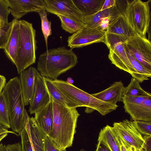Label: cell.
<instances>
[{"instance_id":"37","label":"cell","mask_w":151,"mask_h":151,"mask_svg":"<svg viewBox=\"0 0 151 151\" xmlns=\"http://www.w3.org/2000/svg\"><path fill=\"white\" fill-rule=\"evenodd\" d=\"M116 1L115 0H105L101 8L99 11H102L109 9L115 6L116 4Z\"/></svg>"},{"instance_id":"8","label":"cell","mask_w":151,"mask_h":151,"mask_svg":"<svg viewBox=\"0 0 151 151\" xmlns=\"http://www.w3.org/2000/svg\"><path fill=\"white\" fill-rule=\"evenodd\" d=\"M105 33L104 43L109 49L117 43H125L134 34L128 26L122 12L111 21Z\"/></svg>"},{"instance_id":"42","label":"cell","mask_w":151,"mask_h":151,"mask_svg":"<svg viewBox=\"0 0 151 151\" xmlns=\"http://www.w3.org/2000/svg\"><path fill=\"white\" fill-rule=\"evenodd\" d=\"M0 151H8L6 145L1 143L0 144Z\"/></svg>"},{"instance_id":"44","label":"cell","mask_w":151,"mask_h":151,"mask_svg":"<svg viewBox=\"0 0 151 151\" xmlns=\"http://www.w3.org/2000/svg\"><path fill=\"white\" fill-rule=\"evenodd\" d=\"M66 81L67 83L71 84H73L74 82L73 80L70 77L67 78Z\"/></svg>"},{"instance_id":"16","label":"cell","mask_w":151,"mask_h":151,"mask_svg":"<svg viewBox=\"0 0 151 151\" xmlns=\"http://www.w3.org/2000/svg\"><path fill=\"white\" fill-rule=\"evenodd\" d=\"M37 70L30 67L20 73L19 77L24 106L30 104L33 96L35 86V80Z\"/></svg>"},{"instance_id":"27","label":"cell","mask_w":151,"mask_h":151,"mask_svg":"<svg viewBox=\"0 0 151 151\" xmlns=\"http://www.w3.org/2000/svg\"><path fill=\"white\" fill-rule=\"evenodd\" d=\"M128 56L132 66L139 74L142 82L149 80L151 77V70L146 68L139 62L125 47Z\"/></svg>"},{"instance_id":"23","label":"cell","mask_w":151,"mask_h":151,"mask_svg":"<svg viewBox=\"0 0 151 151\" xmlns=\"http://www.w3.org/2000/svg\"><path fill=\"white\" fill-rule=\"evenodd\" d=\"M99 140L103 142L111 151H121L113 127L107 125L101 129L98 140Z\"/></svg>"},{"instance_id":"3","label":"cell","mask_w":151,"mask_h":151,"mask_svg":"<svg viewBox=\"0 0 151 151\" xmlns=\"http://www.w3.org/2000/svg\"><path fill=\"white\" fill-rule=\"evenodd\" d=\"M2 91L6 99L11 127L19 135L26 126L25 106L19 77L10 79Z\"/></svg>"},{"instance_id":"20","label":"cell","mask_w":151,"mask_h":151,"mask_svg":"<svg viewBox=\"0 0 151 151\" xmlns=\"http://www.w3.org/2000/svg\"><path fill=\"white\" fill-rule=\"evenodd\" d=\"M124 87L121 81H116L106 89L91 94L102 101L116 104L117 102L122 101Z\"/></svg>"},{"instance_id":"15","label":"cell","mask_w":151,"mask_h":151,"mask_svg":"<svg viewBox=\"0 0 151 151\" xmlns=\"http://www.w3.org/2000/svg\"><path fill=\"white\" fill-rule=\"evenodd\" d=\"M50 99L44 77L38 72L35 80V86L32 99L30 103L29 112L31 114L45 107Z\"/></svg>"},{"instance_id":"40","label":"cell","mask_w":151,"mask_h":151,"mask_svg":"<svg viewBox=\"0 0 151 151\" xmlns=\"http://www.w3.org/2000/svg\"><path fill=\"white\" fill-rule=\"evenodd\" d=\"M4 133L13 134L17 135V133L14 131L8 130V128L0 124V134Z\"/></svg>"},{"instance_id":"4","label":"cell","mask_w":151,"mask_h":151,"mask_svg":"<svg viewBox=\"0 0 151 151\" xmlns=\"http://www.w3.org/2000/svg\"><path fill=\"white\" fill-rule=\"evenodd\" d=\"M53 83L64 93L71 99L85 106V112L89 113L94 110L104 116L116 110L118 106L100 100L66 81L57 79Z\"/></svg>"},{"instance_id":"25","label":"cell","mask_w":151,"mask_h":151,"mask_svg":"<svg viewBox=\"0 0 151 151\" xmlns=\"http://www.w3.org/2000/svg\"><path fill=\"white\" fill-rule=\"evenodd\" d=\"M151 93L144 91L141 87L139 83L132 77L130 83L123 89V96H147Z\"/></svg>"},{"instance_id":"7","label":"cell","mask_w":151,"mask_h":151,"mask_svg":"<svg viewBox=\"0 0 151 151\" xmlns=\"http://www.w3.org/2000/svg\"><path fill=\"white\" fill-rule=\"evenodd\" d=\"M125 111L133 121L151 122V95L146 96H126L123 99Z\"/></svg>"},{"instance_id":"28","label":"cell","mask_w":151,"mask_h":151,"mask_svg":"<svg viewBox=\"0 0 151 151\" xmlns=\"http://www.w3.org/2000/svg\"><path fill=\"white\" fill-rule=\"evenodd\" d=\"M40 18L41 22V29L46 46L47 50V49L48 39L52 34L51 22L49 21L47 18L45 9L40 10L37 12Z\"/></svg>"},{"instance_id":"34","label":"cell","mask_w":151,"mask_h":151,"mask_svg":"<svg viewBox=\"0 0 151 151\" xmlns=\"http://www.w3.org/2000/svg\"><path fill=\"white\" fill-rule=\"evenodd\" d=\"M44 151H61L53 141L47 135L45 141Z\"/></svg>"},{"instance_id":"22","label":"cell","mask_w":151,"mask_h":151,"mask_svg":"<svg viewBox=\"0 0 151 151\" xmlns=\"http://www.w3.org/2000/svg\"><path fill=\"white\" fill-rule=\"evenodd\" d=\"M121 13L116 4L109 9L84 16V26L90 28H98L104 18L108 17H115Z\"/></svg>"},{"instance_id":"17","label":"cell","mask_w":151,"mask_h":151,"mask_svg":"<svg viewBox=\"0 0 151 151\" xmlns=\"http://www.w3.org/2000/svg\"><path fill=\"white\" fill-rule=\"evenodd\" d=\"M24 116L26 126L34 151H44L45 141L47 135L38 126L34 117H29L25 109Z\"/></svg>"},{"instance_id":"46","label":"cell","mask_w":151,"mask_h":151,"mask_svg":"<svg viewBox=\"0 0 151 151\" xmlns=\"http://www.w3.org/2000/svg\"><path fill=\"white\" fill-rule=\"evenodd\" d=\"M80 151H85V150H83V149H81Z\"/></svg>"},{"instance_id":"6","label":"cell","mask_w":151,"mask_h":151,"mask_svg":"<svg viewBox=\"0 0 151 151\" xmlns=\"http://www.w3.org/2000/svg\"><path fill=\"white\" fill-rule=\"evenodd\" d=\"M150 1H127L125 8L122 12L134 33L143 37H146L150 21Z\"/></svg>"},{"instance_id":"39","label":"cell","mask_w":151,"mask_h":151,"mask_svg":"<svg viewBox=\"0 0 151 151\" xmlns=\"http://www.w3.org/2000/svg\"><path fill=\"white\" fill-rule=\"evenodd\" d=\"M98 141V143L95 151H111L108 146L102 140Z\"/></svg>"},{"instance_id":"9","label":"cell","mask_w":151,"mask_h":151,"mask_svg":"<svg viewBox=\"0 0 151 151\" xmlns=\"http://www.w3.org/2000/svg\"><path fill=\"white\" fill-rule=\"evenodd\" d=\"M125 46L136 59L151 70V43L146 37L134 34L125 42Z\"/></svg>"},{"instance_id":"14","label":"cell","mask_w":151,"mask_h":151,"mask_svg":"<svg viewBox=\"0 0 151 151\" xmlns=\"http://www.w3.org/2000/svg\"><path fill=\"white\" fill-rule=\"evenodd\" d=\"M14 19H20L27 14L45 9L44 0H6ZM46 10V9H45Z\"/></svg>"},{"instance_id":"13","label":"cell","mask_w":151,"mask_h":151,"mask_svg":"<svg viewBox=\"0 0 151 151\" xmlns=\"http://www.w3.org/2000/svg\"><path fill=\"white\" fill-rule=\"evenodd\" d=\"M109 50L108 58L112 63L120 69L129 73L139 83H142L139 74L132 66L128 56L125 43H117Z\"/></svg>"},{"instance_id":"36","label":"cell","mask_w":151,"mask_h":151,"mask_svg":"<svg viewBox=\"0 0 151 151\" xmlns=\"http://www.w3.org/2000/svg\"><path fill=\"white\" fill-rule=\"evenodd\" d=\"M145 142L142 150L151 151V135L142 136Z\"/></svg>"},{"instance_id":"2","label":"cell","mask_w":151,"mask_h":151,"mask_svg":"<svg viewBox=\"0 0 151 151\" xmlns=\"http://www.w3.org/2000/svg\"><path fill=\"white\" fill-rule=\"evenodd\" d=\"M78 62V57L73 49L59 47L48 49L41 54L38 58L37 69L42 76L54 81L74 67Z\"/></svg>"},{"instance_id":"32","label":"cell","mask_w":151,"mask_h":151,"mask_svg":"<svg viewBox=\"0 0 151 151\" xmlns=\"http://www.w3.org/2000/svg\"><path fill=\"white\" fill-rule=\"evenodd\" d=\"M21 137V151H34L31 140L26 127L19 134Z\"/></svg>"},{"instance_id":"18","label":"cell","mask_w":151,"mask_h":151,"mask_svg":"<svg viewBox=\"0 0 151 151\" xmlns=\"http://www.w3.org/2000/svg\"><path fill=\"white\" fill-rule=\"evenodd\" d=\"M50 98L49 102L35 113L34 117L39 127L48 136L52 129L53 122L52 101L50 96Z\"/></svg>"},{"instance_id":"1","label":"cell","mask_w":151,"mask_h":151,"mask_svg":"<svg viewBox=\"0 0 151 151\" xmlns=\"http://www.w3.org/2000/svg\"><path fill=\"white\" fill-rule=\"evenodd\" d=\"M52 99L53 122L48 136L61 151H66V149L72 145L80 114L76 108L67 107Z\"/></svg>"},{"instance_id":"21","label":"cell","mask_w":151,"mask_h":151,"mask_svg":"<svg viewBox=\"0 0 151 151\" xmlns=\"http://www.w3.org/2000/svg\"><path fill=\"white\" fill-rule=\"evenodd\" d=\"M44 78L50 96L57 103L69 108L82 107L79 103L71 99L61 91L52 80L45 78Z\"/></svg>"},{"instance_id":"5","label":"cell","mask_w":151,"mask_h":151,"mask_svg":"<svg viewBox=\"0 0 151 151\" xmlns=\"http://www.w3.org/2000/svg\"><path fill=\"white\" fill-rule=\"evenodd\" d=\"M19 22L20 44L14 64L20 74L35 63L37 47L36 31L32 24L24 20Z\"/></svg>"},{"instance_id":"11","label":"cell","mask_w":151,"mask_h":151,"mask_svg":"<svg viewBox=\"0 0 151 151\" xmlns=\"http://www.w3.org/2000/svg\"><path fill=\"white\" fill-rule=\"evenodd\" d=\"M113 126L116 133L126 143L136 151L142 149L145 140L133 121L126 119L120 122H114Z\"/></svg>"},{"instance_id":"38","label":"cell","mask_w":151,"mask_h":151,"mask_svg":"<svg viewBox=\"0 0 151 151\" xmlns=\"http://www.w3.org/2000/svg\"><path fill=\"white\" fill-rule=\"evenodd\" d=\"M8 151H21V144L18 142L6 145Z\"/></svg>"},{"instance_id":"47","label":"cell","mask_w":151,"mask_h":151,"mask_svg":"<svg viewBox=\"0 0 151 151\" xmlns=\"http://www.w3.org/2000/svg\"><path fill=\"white\" fill-rule=\"evenodd\" d=\"M137 151H144L143 150H137Z\"/></svg>"},{"instance_id":"43","label":"cell","mask_w":151,"mask_h":151,"mask_svg":"<svg viewBox=\"0 0 151 151\" xmlns=\"http://www.w3.org/2000/svg\"><path fill=\"white\" fill-rule=\"evenodd\" d=\"M8 133H4L0 134V142L8 134Z\"/></svg>"},{"instance_id":"24","label":"cell","mask_w":151,"mask_h":151,"mask_svg":"<svg viewBox=\"0 0 151 151\" xmlns=\"http://www.w3.org/2000/svg\"><path fill=\"white\" fill-rule=\"evenodd\" d=\"M104 0H73L84 16L99 12L101 8Z\"/></svg>"},{"instance_id":"29","label":"cell","mask_w":151,"mask_h":151,"mask_svg":"<svg viewBox=\"0 0 151 151\" xmlns=\"http://www.w3.org/2000/svg\"><path fill=\"white\" fill-rule=\"evenodd\" d=\"M0 124L7 128H11L6 99L3 91L0 94Z\"/></svg>"},{"instance_id":"12","label":"cell","mask_w":151,"mask_h":151,"mask_svg":"<svg viewBox=\"0 0 151 151\" xmlns=\"http://www.w3.org/2000/svg\"><path fill=\"white\" fill-rule=\"evenodd\" d=\"M47 12L84 21V16L73 0H44Z\"/></svg>"},{"instance_id":"41","label":"cell","mask_w":151,"mask_h":151,"mask_svg":"<svg viewBox=\"0 0 151 151\" xmlns=\"http://www.w3.org/2000/svg\"><path fill=\"white\" fill-rule=\"evenodd\" d=\"M6 84V79L5 77L0 75V94Z\"/></svg>"},{"instance_id":"45","label":"cell","mask_w":151,"mask_h":151,"mask_svg":"<svg viewBox=\"0 0 151 151\" xmlns=\"http://www.w3.org/2000/svg\"><path fill=\"white\" fill-rule=\"evenodd\" d=\"M5 24L0 19V28L2 27Z\"/></svg>"},{"instance_id":"19","label":"cell","mask_w":151,"mask_h":151,"mask_svg":"<svg viewBox=\"0 0 151 151\" xmlns=\"http://www.w3.org/2000/svg\"><path fill=\"white\" fill-rule=\"evenodd\" d=\"M8 41L3 49L8 58L14 64L20 44L19 20L14 19Z\"/></svg>"},{"instance_id":"31","label":"cell","mask_w":151,"mask_h":151,"mask_svg":"<svg viewBox=\"0 0 151 151\" xmlns=\"http://www.w3.org/2000/svg\"><path fill=\"white\" fill-rule=\"evenodd\" d=\"M133 123L139 133L142 135H151V122L133 121Z\"/></svg>"},{"instance_id":"30","label":"cell","mask_w":151,"mask_h":151,"mask_svg":"<svg viewBox=\"0 0 151 151\" xmlns=\"http://www.w3.org/2000/svg\"><path fill=\"white\" fill-rule=\"evenodd\" d=\"M12 24V22H8L0 28V49H3L8 41Z\"/></svg>"},{"instance_id":"26","label":"cell","mask_w":151,"mask_h":151,"mask_svg":"<svg viewBox=\"0 0 151 151\" xmlns=\"http://www.w3.org/2000/svg\"><path fill=\"white\" fill-rule=\"evenodd\" d=\"M57 16L61 21V26L62 29L70 33L73 34L77 32L84 26V21L61 15H57Z\"/></svg>"},{"instance_id":"10","label":"cell","mask_w":151,"mask_h":151,"mask_svg":"<svg viewBox=\"0 0 151 151\" xmlns=\"http://www.w3.org/2000/svg\"><path fill=\"white\" fill-rule=\"evenodd\" d=\"M105 35V30L84 26L79 30L68 37V46L73 49L94 43H104Z\"/></svg>"},{"instance_id":"33","label":"cell","mask_w":151,"mask_h":151,"mask_svg":"<svg viewBox=\"0 0 151 151\" xmlns=\"http://www.w3.org/2000/svg\"><path fill=\"white\" fill-rule=\"evenodd\" d=\"M11 13L9 4L6 0H0V19L5 24L8 22V17Z\"/></svg>"},{"instance_id":"35","label":"cell","mask_w":151,"mask_h":151,"mask_svg":"<svg viewBox=\"0 0 151 151\" xmlns=\"http://www.w3.org/2000/svg\"><path fill=\"white\" fill-rule=\"evenodd\" d=\"M115 134L116 139L120 146L121 151H136L124 142L116 133Z\"/></svg>"}]
</instances>
